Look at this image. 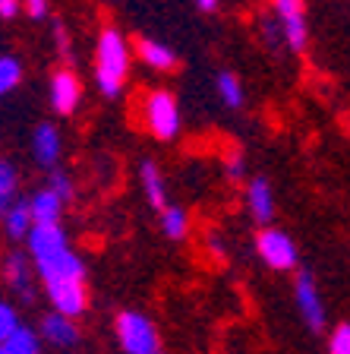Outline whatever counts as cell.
<instances>
[{
    "instance_id": "6da1fadb",
    "label": "cell",
    "mask_w": 350,
    "mask_h": 354,
    "mask_svg": "<svg viewBox=\"0 0 350 354\" xmlns=\"http://www.w3.org/2000/svg\"><path fill=\"white\" fill-rule=\"evenodd\" d=\"M126 73H130V41L114 26H104L98 32L95 48V80L104 98H120Z\"/></svg>"
},
{
    "instance_id": "8fae6325",
    "label": "cell",
    "mask_w": 350,
    "mask_h": 354,
    "mask_svg": "<svg viewBox=\"0 0 350 354\" xmlns=\"http://www.w3.org/2000/svg\"><path fill=\"white\" fill-rule=\"evenodd\" d=\"M60 130L54 124H38L35 127V133H32V155H35V162L41 165V168H48V171H54L57 168V162H60Z\"/></svg>"
},
{
    "instance_id": "30bf717a",
    "label": "cell",
    "mask_w": 350,
    "mask_h": 354,
    "mask_svg": "<svg viewBox=\"0 0 350 354\" xmlns=\"http://www.w3.org/2000/svg\"><path fill=\"white\" fill-rule=\"evenodd\" d=\"M246 206H249V215H253L255 225H269V221L275 218V190H271L269 177L255 174L246 184Z\"/></svg>"
},
{
    "instance_id": "52a82bcc",
    "label": "cell",
    "mask_w": 350,
    "mask_h": 354,
    "mask_svg": "<svg viewBox=\"0 0 350 354\" xmlns=\"http://www.w3.org/2000/svg\"><path fill=\"white\" fill-rule=\"evenodd\" d=\"M44 291H48L54 313H60L66 319H79L88 310L86 281H54V285H44Z\"/></svg>"
},
{
    "instance_id": "4fadbf2b",
    "label": "cell",
    "mask_w": 350,
    "mask_h": 354,
    "mask_svg": "<svg viewBox=\"0 0 350 354\" xmlns=\"http://www.w3.org/2000/svg\"><path fill=\"white\" fill-rule=\"evenodd\" d=\"M26 241H29L32 263L48 259V257H54V253H60V250H66V247H70V241H66V234H64V228H60V225H51V228H32Z\"/></svg>"
},
{
    "instance_id": "8992f818",
    "label": "cell",
    "mask_w": 350,
    "mask_h": 354,
    "mask_svg": "<svg viewBox=\"0 0 350 354\" xmlns=\"http://www.w3.org/2000/svg\"><path fill=\"white\" fill-rule=\"evenodd\" d=\"M35 272L44 285H54V281H86V263H82L79 253H73L70 247L48 259H38Z\"/></svg>"
},
{
    "instance_id": "83f0119b",
    "label": "cell",
    "mask_w": 350,
    "mask_h": 354,
    "mask_svg": "<svg viewBox=\"0 0 350 354\" xmlns=\"http://www.w3.org/2000/svg\"><path fill=\"white\" fill-rule=\"evenodd\" d=\"M22 10L29 13V19H44L51 13V3L48 0H22Z\"/></svg>"
},
{
    "instance_id": "ac0fdd59",
    "label": "cell",
    "mask_w": 350,
    "mask_h": 354,
    "mask_svg": "<svg viewBox=\"0 0 350 354\" xmlns=\"http://www.w3.org/2000/svg\"><path fill=\"white\" fill-rule=\"evenodd\" d=\"M0 218H3V231H7L10 241H22V237H29V231H32L29 199H16L13 206L0 215Z\"/></svg>"
},
{
    "instance_id": "9c48e42d",
    "label": "cell",
    "mask_w": 350,
    "mask_h": 354,
    "mask_svg": "<svg viewBox=\"0 0 350 354\" xmlns=\"http://www.w3.org/2000/svg\"><path fill=\"white\" fill-rule=\"evenodd\" d=\"M48 95H51V108L57 114H73L82 102V82L73 70H57L51 76V86H48Z\"/></svg>"
},
{
    "instance_id": "5bb4252c",
    "label": "cell",
    "mask_w": 350,
    "mask_h": 354,
    "mask_svg": "<svg viewBox=\"0 0 350 354\" xmlns=\"http://www.w3.org/2000/svg\"><path fill=\"white\" fill-rule=\"evenodd\" d=\"M41 339L51 342L54 348H73L79 342V326H76V319H66L51 310L41 319Z\"/></svg>"
},
{
    "instance_id": "cb8c5ba5",
    "label": "cell",
    "mask_w": 350,
    "mask_h": 354,
    "mask_svg": "<svg viewBox=\"0 0 350 354\" xmlns=\"http://www.w3.org/2000/svg\"><path fill=\"white\" fill-rule=\"evenodd\" d=\"M48 190H51L54 196L60 199V203H70V199H73V193H76V184H73V177L66 174V171H57V168H54Z\"/></svg>"
},
{
    "instance_id": "4316f807",
    "label": "cell",
    "mask_w": 350,
    "mask_h": 354,
    "mask_svg": "<svg viewBox=\"0 0 350 354\" xmlns=\"http://www.w3.org/2000/svg\"><path fill=\"white\" fill-rule=\"evenodd\" d=\"M224 174L231 177V180H240V177L246 174V158H243V152L231 149V152L224 155Z\"/></svg>"
},
{
    "instance_id": "484cf974",
    "label": "cell",
    "mask_w": 350,
    "mask_h": 354,
    "mask_svg": "<svg viewBox=\"0 0 350 354\" xmlns=\"http://www.w3.org/2000/svg\"><path fill=\"white\" fill-rule=\"evenodd\" d=\"M329 354H350V323H341L329 339Z\"/></svg>"
},
{
    "instance_id": "d6986e66",
    "label": "cell",
    "mask_w": 350,
    "mask_h": 354,
    "mask_svg": "<svg viewBox=\"0 0 350 354\" xmlns=\"http://www.w3.org/2000/svg\"><path fill=\"white\" fill-rule=\"evenodd\" d=\"M190 231V215L183 206H164L161 209V234L171 241H183Z\"/></svg>"
},
{
    "instance_id": "44dd1931",
    "label": "cell",
    "mask_w": 350,
    "mask_h": 354,
    "mask_svg": "<svg viewBox=\"0 0 350 354\" xmlns=\"http://www.w3.org/2000/svg\"><path fill=\"white\" fill-rule=\"evenodd\" d=\"M215 88H218L221 102H224L227 108H240L243 104V86H240V80H237V73L221 70V73L215 76Z\"/></svg>"
},
{
    "instance_id": "ffe728a7",
    "label": "cell",
    "mask_w": 350,
    "mask_h": 354,
    "mask_svg": "<svg viewBox=\"0 0 350 354\" xmlns=\"http://www.w3.org/2000/svg\"><path fill=\"white\" fill-rule=\"evenodd\" d=\"M3 351L7 354H41V339H38V332H32L29 326H19L3 342Z\"/></svg>"
},
{
    "instance_id": "277c9868",
    "label": "cell",
    "mask_w": 350,
    "mask_h": 354,
    "mask_svg": "<svg viewBox=\"0 0 350 354\" xmlns=\"http://www.w3.org/2000/svg\"><path fill=\"white\" fill-rule=\"evenodd\" d=\"M255 253L262 257V263L275 272H291L297 266L300 253H297V243H293L291 234H284L281 228H262L255 234Z\"/></svg>"
},
{
    "instance_id": "d4e9b609",
    "label": "cell",
    "mask_w": 350,
    "mask_h": 354,
    "mask_svg": "<svg viewBox=\"0 0 350 354\" xmlns=\"http://www.w3.org/2000/svg\"><path fill=\"white\" fill-rule=\"evenodd\" d=\"M19 313H16V307L13 304H7V301H0V345L13 335L16 329H19Z\"/></svg>"
},
{
    "instance_id": "3957f363",
    "label": "cell",
    "mask_w": 350,
    "mask_h": 354,
    "mask_svg": "<svg viewBox=\"0 0 350 354\" xmlns=\"http://www.w3.org/2000/svg\"><path fill=\"white\" fill-rule=\"evenodd\" d=\"M142 120H146V130L152 133L155 140H174L180 133V104L171 95L168 88H155L148 92L146 102H142Z\"/></svg>"
},
{
    "instance_id": "f546056e",
    "label": "cell",
    "mask_w": 350,
    "mask_h": 354,
    "mask_svg": "<svg viewBox=\"0 0 350 354\" xmlns=\"http://www.w3.org/2000/svg\"><path fill=\"white\" fill-rule=\"evenodd\" d=\"M22 13V0H0V16L3 19H13Z\"/></svg>"
},
{
    "instance_id": "1f68e13d",
    "label": "cell",
    "mask_w": 350,
    "mask_h": 354,
    "mask_svg": "<svg viewBox=\"0 0 350 354\" xmlns=\"http://www.w3.org/2000/svg\"><path fill=\"white\" fill-rule=\"evenodd\" d=\"M218 3H221V0H196V7L202 10V13H215V10H218Z\"/></svg>"
},
{
    "instance_id": "5b68a950",
    "label": "cell",
    "mask_w": 350,
    "mask_h": 354,
    "mask_svg": "<svg viewBox=\"0 0 350 354\" xmlns=\"http://www.w3.org/2000/svg\"><path fill=\"white\" fill-rule=\"evenodd\" d=\"M275 3V16H278V29L284 35L291 51H307L309 41V26H307V7L303 0H271Z\"/></svg>"
},
{
    "instance_id": "ba28073f",
    "label": "cell",
    "mask_w": 350,
    "mask_h": 354,
    "mask_svg": "<svg viewBox=\"0 0 350 354\" xmlns=\"http://www.w3.org/2000/svg\"><path fill=\"white\" fill-rule=\"evenodd\" d=\"M293 297H297V310H300V317H303V323H307L313 332L325 329V304H322L319 288H315V281H313V275L309 272L297 275Z\"/></svg>"
},
{
    "instance_id": "9a60e30c",
    "label": "cell",
    "mask_w": 350,
    "mask_h": 354,
    "mask_svg": "<svg viewBox=\"0 0 350 354\" xmlns=\"http://www.w3.org/2000/svg\"><path fill=\"white\" fill-rule=\"evenodd\" d=\"M29 209H32V228H51V225H60L64 203L44 187L29 199Z\"/></svg>"
},
{
    "instance_id": "7402d4cb",
    "label": "cell",
    "mask_w": 350,
    "mask_h": 354,
    "mask_svg": "<svg viewBox=\"0 0 350 354\" xmlns=\"http://www.w3.org/2000/svg\"><path fill=\"white\" fill-rule=\"evenodd\" d=\"M16 190H19V174L10 162H0V215L16 203Z\"/></svg>"
},
{
    "instance_id": "e0dca14e",
    "label": "cell",
    "mask_w": 350,
    "mask_h": 354,
    "mask_svg": "<svg viewBox=\"0 0 350 354\" xmlns=\"http://www.w3.org/2000/svg\"><path fill=\"white\" fill-rule=\"evenodd\" d=\"M139 180H142V190H146V199L152 209H164L168 206V187H164V177H161L158 165L152 162V158H146V162L139 165Z\"/></svg>"
},
{
    "instance_id": "d6a6232c",
    "label": "cell",
    "mask_w": 350,
    "mask_h": 354,
    "mask_svg": "<svg viewBox=\"0 0 350 354\" xmlns=\"http://www.w3.org/2000/svg\"><path fill=\"white\" fill-rule=\"evenodd\" d=\"M0 354H7V351H3V345H0Z\"/></svg>"
},
{
    "instance_id": "f1b7e54d",
    "label": "cell",
    "mask_w": 350,
    "mask_h": 354,
    "mask_svg": "<svg viewBox=\"0 0 350 354\" xmlns=\"http://www.w3.org/2000/svg\"><path fill=\"white\" fill-rule=\"evenodd\" d=\"M54 38H57V51L64 54V57H70V35H66L64 22H54Z\"/></svg>"
},
{
    "instance_id": "7c38bea8",
    "label": "cell",
    "mask_w": 350,
    "mask_h": 354,
    "mask_svg": "<svg viewBox=\"0 0 350 354\" xmlns=\"http://www.w3.org/2000/svg\"><path fill=\"white\" fill-rule=\"evenodd\" d=\"M3 275H7V285L16 291V297H22V301L35 297V281H32V272H29V253H19V250L10 253L3 259Z\"/></svg>"
},
{
    "instance_id": "7a4b0ae2",
    "label": "cell",
    "mask_w": 350,
    "mask_h": 354,
    "mask_svg": "<svg viewBox=\"0 0 350 354\" xmlns=\"http://www.w3.org/2000/svg\"><path fill=\"white\" fill-rule=\"evenodd\" d=\"M114 332L124 354H164V345H161V335L155 329V323L146 313H139V310L117 313Z\"/></svg>"
},
{
    "instance_id": "4dcf8cb0",
    "label": "cell",
    "mask_w": 350,
    "mask_h": 354,
    "mask_svg": "<svg viewBox=\"0 0 350 354\" xmlns=\"http://www.w3.org/2000/svg\"><path fill=\"white\" fill-rule=\"evenodd\" d=\"M208 250H212L218 259H224V243H221L218 237H208Z\"/></svg>"
},
{
    "instance_id": "603a6c76",
    "label": "cell",
    "mask_w": 350,
    "mask_h": 354,
    "mask_svg": "<svg viewBox=\"0 0 350 354\" xmlns=\"http://www.w3.org/2000/svg\"><path fill=\"white\" fill-rule=\"evenodd\" d=\"M19 82H22V60L13 57V54H3L0 57V98L10 95Z\"/></svg>"
},
{
    "instance_id": "2e32d148",
    "label": "cell",
    "mask_w": 350,
    "mask_h": 354,
    "mask_svg": "<svg viewBox=\"0 0 350 354\" xmlns=\"http://www.w3.org/2000/svg\"><path fill=\"white\" fill-rule=\"evenodd\" d=\"M136 54L142 57V64H146V66H152L155 73H171V70L177 66L174 48L155 41V38H139V41H136Z\"/></svg>"
}]
</instances>
